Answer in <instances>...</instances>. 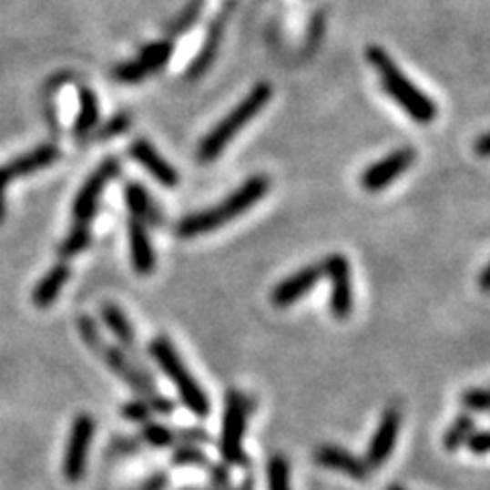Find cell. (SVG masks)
Segmentation results:
<instances>
[{
    "mask_svg": "<svg viewBox=\"0 0 490 490\" xmlns=\"http://www.w3.org/2000/svg\"><path fill=\"white\" fill-rule=\"evenodd\" d=\"M202 6H205V0H190V3L184 6V11L170 23V33H174V36H180V33L189 31L192 25L199 21Z\"/></svg>",
    "mask_w": 490,
    "mask_h": 490,
    "instance_id": "26",
    "label": "cell"
},
{
    "mask_svg": "<svg viewBox=\"0 0 490 490\" xmlns=\"http://www.w3.org/2000/svg\"><path fill=\"white\" fill-rule=\"evenodd\" d=\"M480 291L488 292L490 291V264L483 268V274H480Z\"/></svg>",
    "mask_w": 490,
    "mask_h": 490,
    "instance_id": "35",
    "label": "cell"
},
{
    "mask_svg": "<svg viewBox=\"0 0 490 490\" xmlns=\"http://www.w3.org/2000/svg\"><path fill=\"white\" fill-rule=\"evenodd\" d=\"M321 278H323V264L305 266L299 270V272L284 278L282 282H278L272 289V294H270V301H272V305L278 309L291 307L301 299H305L319 284Z\"/></svg>",
    "mask_w": 490,
    "mask_h": 490,
    "instance_id": "12",
    "label": "cell"
},
{
    "mask_svg": "<svg viewBox=\"0 0 490 490\" xmlns=\"http://www.w3.org/2000/svg\"><path fill=\"white\" fill-rule=\"evenodd\" d=\"M123 194H125V205L129 207L135 219H139L141 223L151 227L164 225V213L156 205V200L151 199L146 186H141L139 182H129L125 184Z\"/></svg>",
    "mask_w": 490,
    "mask_h": 490,
    "instance_id": "17",
    "label": "cell"
},
{
    "mask_svg": "<svg viewBox=\"0 0 490 490\" xmlns=\"http://www.w3.org/2000/svg\"><path fill=\"white\" fill-rule=\"evenodd\" d=\"M56 159H60V149L56 146H39L37 149L29 151V154H25L21 158L13 159V162H8L6 166L0 168V221L5 219V189L8 184H11L15 179H21V176H29L33 172L44 170V168L52 166Z\"/></svg>",
    "mask_w": 490,
    "mask_h": 490,
    "instance_id": "11",
    "label": "cell"
},
{
    "mask_svg": "<svg viewBox=\"0 0 490 490\" xmlns=\"http://www.w3.org/2000/svg\"><path fill=\"white\" fill-rule=\"evenodd\" d=\"M149 353L151 358L156 360V364L162 368L164 374L170 378V383L176 386L184 407L189 409L192 415L207 417L210 413V403L205 388L197 383V378L186 368L179 352L174 350L172 342L168 340V337H156L149 345Z\"/></svg>",
    "mask_w": 490,
    "mask_h": 490,
    "instance_id": "5",
    "label": "cell"
},
{
    "mask_svg": "<svg viewBox=\"0 0 490 490\" xmlns=\"http://www.w3.org/2000/svg\"><path fill=\"white\" fill-rule=\"evenodd\" d=\"M462 404L468 411L475 413H488V391L486 388H468L466 393L462 394Z\"/></svg>",
    "mask_w": 490,
    "mask_h": 490,
    "instance_id": "29",
    "label": "cell"
},
{
    "mask_svg": "<svg viewBox=\"0 0 490 490\" xmlns=\"http://www.w3.org/2000/svg\"><path fill=\"white\" fill-rule=\"evenodd\" d=\"M268 490H291V466L284 455H274L268 464Z\"/></svg>",
    "mask_w": 490,
    "mask_h": 490,
    "instance_id": "25",
    "label": "cell"
},
{
    "mask_svg": "<svg viewBox=\"0 0 490 490\" xmlns=\"http://www.w3.org/2000/svg\"><path fill=\"white\" fill-rule=\"evenodd\" d=\"M417 151L413 148H399L394 149L393 154H388L386 158L378 159L372 166H368L364 174H362V186L368 192H378L384 190L388 184H393L401 174H404L409 168L415 164Z\"/></svg>",
    "mask_w": 490,
    "mask_h": 490,
    "instance_id": "10",
    "label": "cell"
},
{
    "mask_svg": "<svg viewBox=\"0 0 490 490\" xmlns=\"http://www.w3.org/2000/svg\"><path fill=\"white\" fill-rule=\"evenodd\" d=\"M129 156L138 162L143 170L154 176L158 184L166 186V189H174L179 186L180 176L174 170V166L168 162L164 156L158 154V149L151 146L148 139H135L129 146Z\"/></svg>",
    "mask_w": 490,
    "mask_h": 490,
    "instance_id": "15",
    "label": "cell"
},
{
    "mask_svg": "<svg viewBox=\"0 0 490 490\" xmlns=\"http://www.w3.org/2000/svg\"><path fill=\"white\" fill-rule=\"evenodd\" d=\"M92 435H95V419L82 413V415L74 419L70 437H67V447L64 452L62 470L67 483H78L84 472H87Z\"/></svg>",
    "mask_w": 490,
    "mask_h": 490,
    "instance_id": "8",
    "label": "cell"
},
{
    "mask_svg": "<svg viewBox=\"0 0 490 490\" xmlns=\"http://www.w3.org/2000/svg\"><path fill=\"white\" fill-rule=\"evenodd\" d=\"M121 174V162L117 158H107L95 172L88 176V180L82 184L72 205V217L76 223L88 225L97 215L98 202L107 184Z\"/></svg>",
    "mask_w": 490,
    "mask_h": 490,
    "instance_id": "7",
    "label": "cell"
},
{
    "mask_svg": "<svg viewBox=\"0 0 490 490\" xmlns=\"http://www.w3.org/2000/svg\"><path fill=\"white\" fill-rule=\"evenodd\" d=\"M366 57L370 66L374 67L383 82V88L413 121L419 125H429L435 121L437 107L425 92H421L407 76L401 72V67L388 56L383 47L370 46Z\"/></svg>",
    "mask_w": 490,
    "mask_h": 490,
    "instance_id": "3",
    "label": "cell"
},
{
    "mask_svg": "<svg viewBox=\"0 0 490 490\" xmlns=\"http://www.w3.org/2000/svg\"><path fill=\"white\" fill-rule=\"evenodd\" d=\"M476 151H478V156L488 158V154H490V135L488 133H483L478 138V141H476Z\"/></svg>",
    "mask_w": 490,
    "mask_h": 490,
    "instance_id": "34",
    "label": "cell"
},
{
    "mask_svg": "<svg viewBox=\"0 0 490 490\" xmlns=\"http://www.w3.org/2000/svg\"><path fill=\"white\" fill-rule=\"evenodd\" d=\"M174 464H199V466H205L207 455L192 450V447H180V450L174 454Z\"/></svg>",
    "mask_w": 490,
    "mask_h": 490,
    "instance_id": "32",
    "label": "cell"
},
{
    "mask_svg": "<svg viewBox=\"0 0 490 490\" xmlns=\"http://www.w3.org/2000/svg\"><path fill=\"white\" fill-rule=\"evenodd\" d=\"M78 97H80V111L74 123V135L76 138H84V135L90 133L97 127L100 117V105L95 92L87 87L78 90Z\"/></svg>",
    "mask_w": 490,
    "mask_h": 490,
    "instance_id": "20",
    "label": "cell"
},
{
    "mask_svg": "<svg viewBox=\"0 0 490 490\" xmlns=\"http://www.w3.org/2000/svg\"><path fill=\"white\" fill-rule=\"evenodd\" d=\"M466 445L468 450L475 454V455H486L488 454V434L486 431H478V434H472L468 439H466Z\"/></svg>",
    "mask_w": 490,
    "mask_h": 490,
    "instance_id": "33",
    "label": "cell"
},
{
    "mask_svg": "<svg viewBox=\"0 0 490 490\" xmlns=\"http://www.w3.org/2000/svg\"><path fill=\"white\" fill-rule=\"evenodd\" d=\"M113 76L121 84H139L143 78H148L149 72L141 66L139 60H133V62H123L121 66H117Z\"/></svg>",
    "mask_w": 490,
    "mask_h": 490,
    "instance_id": "27",
    "label": "cell"
},
{
    "mask_svg": "<svg viewBox=\"0 0 490 490\" xmlns=\"http://www.w3.org/2000/svg\"><path fill=\"white\" fill-rule=\"evenodd\" d=\"M90 240H92L90 227L84 223H76V227L70 233H67V238L62 241L60 250L57 251H60L62 258H74L88 248Z\"/></svg>",
    "mask_w": 490,
    "mask_h": 490,
    "instance_id": "24",
    "label": "cell"
},
{
    "mask_svg": "<svg viewBox=\"0 0 490 490\" xmlns=\"http://www.w3.org/2000/svg\"><path fill=\"white\" fill-rule=\"evenodd\" d=\"M315 460H317V464H321V466L343 472V475H348L356 480L368 478L366 462L356 458V455L350 454L348 450H342V447H337V445L319 447Z\"/></svg>",
    "mask_w": 490,
    "mask_h": 490,
    "instance_id": "18",
    "label": "cell"
},
{
    "mask_svg": "<svg viewBox=\"0 0 490 490\" xmlns=\"http://www.w3.org/2000/svg\"><path fill=\"white\" fill-rule=\"evenodd\" d=\"M399 431H401V413L393 407L386 409L374 431V435L370 439L364 460L368 468H380L383 464H386L388 458H391L396 439H399Z\"/></svg>",
    "mask_w": 490,
    "mask_h": 490,
    "instance_id": "14",
    "label": "cell"
},
{
    "mask_svg": "<svg viewBox=\"0 0 490 490\" xmlns=\"http://www.w3.org/2000/svg\"><path fill=\"white\" fill-rule=\"evenodd\" d=\"M270 98H272V87H270L268 82H258L256 87L250 90V95L245 97L230 115H225L223 119L207 133V138L200 141L197 154L200 162H215V159L223 154L225 148L238 138V133L243 127L250 125L256 119V115L261 113V108L270 103Z\"/></svg>",
    "mask_w": 490,
    "mask_h": 490,
    "instance_id": "4",
    "label": "cell"
},
{
    "mask_svg": "<svg viewBox=\"0 0 490 490\" xmlns=\"http://www.w3.org/2000/svg\"><path fill=\"white\" fill-rule=\"evenodd\" d=\"M127 238H129V253L133 270L141 276H149L156 270V251L151 245L148 225L131 217L127 221Z\"/></svg>",
    "mask_w": 490,
    "mask_h": 490,
    "instance_id": "16",
    "label": "cell"
},
{
    "mask_svg": "<svg viewBox=\"0 0 490 490\" xmlns=\"http://www.w3.org/2000/svg\"><path fill=\"white\" fill-rule=\"evenodd\" d=\"M78 332L82 335V340L88 343V348L95 350L98 356L105 360V364L111 368L125 384H129L151 411L162 413V415H170L174 411V403L156 391L149 372H143L121 348H115V345L107 343L105 337L100 335L95 321L90 317H80Z\"/></svg>",
    "mask_w": 490,
    "mask_h": 490,
    "instance_id": "2",
    "label": "cell"
},
{
    "mask_svg": "<svg viewBox=\"0 0 490 490\" xmlns=\"http://www.w3.org/2000/svg\"><path fill=\"white\" fill-rule=\"evenodd\" d=\"M472 429H475V419L470 415H460L454 419V424L450 429L445 431L444 435V447L447 452H455L458 447L466 444V439L472 435Z\"/></svg>",
    "mask_w": 490,
    "mask_h": 490,
    "instance_id": "23",
    "label": "cell"
},
{
    "mask_svg": "<svg viewBox=\"0 0 490 490\" xmlns=\"http://www.w3.org/2000/svg\"><path fill=\"white\" fill-rule=\"evenodd\" d=\"M129 125H131V117L129 115H115L111 121H108L103 129H100V133L97 135V138L100 139H108V138H115V135H121L125 133L127 129H129Z\"/></svg>",
    "mask_w": 490,
    "mask_h": 490,
    "instance_id": "30",
    "label": "cell"
},
{
    "mask_svg": "<svg viewBox=\"0 0 490 490\" xmlns=\"http://www.w3.org/2000/svg\"><path fill=\"white\" fill-rule=\"evenodd\" d=\"M323 274L329 276L332 282V299L329 309L335 319H348L353 309V289H352V270L350 261L343 253H332L323 260Z\"/></svg>",
    "mask_w": 490,
    "mask_h": 490,
    "instance_id": "9",
    "label": "cell"
},
{
    "mask_svg": "<svg viewBox=\"0 0 490 490\" xmlns=\"http://www.w3.org/2000/svg\"><path fill=\"white\" fill-rule=\"evenodd\" d=\"M172 54H174L172 41H168V39L154 41V44H149L141 49L138 60L151 76V74H156L158 70H162V67L168 64V60L172 57Z\"/></svg>",
    "mask_w": 490,
    "mask_h": 490,
    "instance_id": "22",
    "label": "cell"
},
{
    "mask_svg": "<svg viewBox=\"0 0 490 490\" xmlns=\"http://www.w3.org/2000/svg\"><path fill=\"white\" fill-rule=\"evenodd\" d=\"M386 490H404V488H401V486H388Z\"/></svg>",
    "mask_w": 490,
    "mask_h": 490,
    "instance_id": "36",
    "label": "cell"
},
{
    "mask_svg": "<svg viewBox=\"0 0 490 490\" xmlns=\"http://www.w3.org/2000/svg\"><path fill=\"white\" fill-rule=\"evenodd\" d=\"M245 424H248V401L238 391H230L225 396L221 455L227 464H233V466H243L248 462V455L243 450Z\"/></svg>",
    "mask_w": 490,
    "mask_h": 490,
    "instance_id": "6",
    "label": "cell"
},
{
    "mask_svg": "<svg viewBox=\"0 0 490 490\" xmlns=\"http://www.w3.org/2000/svg\"><path fill=\"white\" fill-rule=\"evenodd\" d=\"M143 439H146L148 444L156 445V447H166L172 445L176 435L172 434L170 429L158 424H143Z\"/></svg>",
    "mask_w": 490,
    "mask_h": 490,
    "instance_id": "28",
    "label": "cell"
},
{
    "mask_svg": "<svg viewBox=\"0 0 490 490\" xmlns=\"http://www.w3.org/2000/svg\"><path fill=\"white\" fill-rule=\"evenodd\" d=\"M121 413H123L125 419L138 421V424H148L151 409L143 401H135V403H127Z\"/></svg>",
    "mask_w": 490,
    "mask_h": 490,
    "instance_id": "31",
    "label": "cell"
},
{
    "mask_svg": "<svg viewBox=\"0 0 490 490\" xmlns=\"http://www.w3.org/2000/svg\"><path fill=\"white\" fill-rule=\"evenodd\" d=\"M233 8H235V0H231V3H227L221 8V11L217 13L215 19L210 21L207 37H205V41H202L200 52L197 54V57H194L192 64L189 66V72H186V76H189L190 80H197V78H200V76H205L210 70V66H213L215 57L219 54V46H221L225 27H227V23H230V19H231Z\"/></svg>",
    "mask_w": 490,
    "mask_h": 490,
    "instance_id": "13",
    "label": "cell"
},
{
    "mask_svg": "<svg viewBox=\"0 0 490 490\" xmlns=\"http://www.w3.org/2000/svg\"><path fill=\"white\" fill-rule=\"evenodd\" d=\"M67 278H70V266L67 264H57L49 270L36 286V291H33V302H36V307L46 309L54 305L56 299L60 297V291L66 286Z\"/></svg>",
    "mask_w": 490,
    "mask_h": 490,
    "instance_id": "19",
    "label": "cell"
},
{
    "mask_svg": "<svg viewBox=\"0 0 490 490\" xmlns=\"http://www.w3.org/2000/svg\"><path fill=\"white\" fill-rule=\"evenodd\" d=\"M268 190H270L268 176L264 174L251 176V179L245 180L240 189H235L230 197H225L219 205L182 217L180 221L176 223L174 233L182 240H192L200 238V235L213 233L219 227L231 223L243 213H248L256 202L266 197Z\"/></svg>",
    "mask_w": 490,
    "mask_h": 490,
    "instance_id": "1",
    "label": "cell"
},
{
    "mask_svg": "<svg viewBox=\"0 0 490 490\" xmlns=\"http://www.w3.org/2000/svg\"><path fill=\"white\" fill-rule=\"evenodd\" d=\"M103 321L117 340H119L125 348H133L135 345V329L131 321L127 319L125 312L117 305H105L103 307Z\"/></svg>",
    "mask_w": 490,
    "mask_h": 490,
    "instance_id": "21",
    "label": "cell"
}]
</instances>
